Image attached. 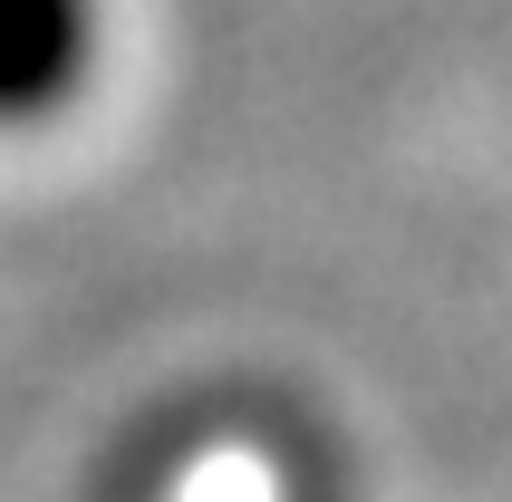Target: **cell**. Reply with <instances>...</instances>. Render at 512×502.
<instances>
[{
    "mask_svg": "<svg viewBox=\"0 0 512 502\" xmlns=\"http://www.w3.org/2000/svg\"><path fill=\"white\" fill-rule=\"evenodd\" d=\"M107 49V0H0V136L49 126L87 97Z\"/></svg>",
    "mask_w": 512,
    "mask_h": 502,
    "instance_id": "6da1fadb",
    "label": "cell"
}]
</instances>
